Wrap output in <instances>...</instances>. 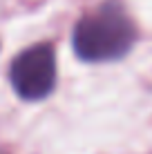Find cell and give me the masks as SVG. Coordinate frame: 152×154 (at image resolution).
Wrapping results in <instances>:
<instances>
[{
  "mask_svg": "<svg viewBox=\"0 0 152 154\" xmlns=\"http://www.w3.org/2000/svg\"><path fill=\"white\" fill-rule=\"evenodd\" d=\"M137 38L130 16L119 2H105L81 18L74 29V49L85 60H112L123 56Z\"/></svg>",
  "mask_w": 152,
  "mask_h": 154,
  "instance_id": "cell-1",
  "label": "cell"
},
{
  "mask_svg": "<svg viewBox=\"0 0 152 154\" xmlns=\"http://www.w3.org/2000/svg\"><path fill=\"white\" fill-rule=\"evenodd\" d=\"M56 56L51 45H36L23 51L11 63L14 89L27 100L45 98L54 89Z\"/></svg>",
  "mask_w": 152,
  "mask_h": 154,
  "instance_id": "cell-2",
  "label": "cell"
}]
</instances>
